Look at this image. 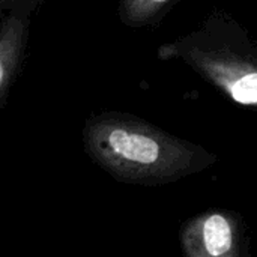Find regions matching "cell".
Masks as SVG:
<instances>
[{
	"mask_svg": "<svg viewBox=\"0 0 257 257\" xmlns=\"http://www.w3.org/2000/svg\"><path fill=\"white\" fill-rule=\"evenodd\" d=\"M83 146L111 178L142 187L169 185L217 163L205 148L120 111L90 116L83 130Z\"/></svg>",
	"mask_w": 257,
	"mask_h": 257,
	"instance_id": "obj_1",
	"label": "cell"
},
{
	"mask_svg": "<svg viewBox=\"0 0 257 257\" xmlns=\"http://www.w3.org/2000/svg\"><path fill=\"white\" fill-rule=\"evenodd\" d=\"M158 59L178 60L224 93L232 102L257 108V45L224 14L158 47Z\"/></svg>",
	"mask_w": 257,
	"mask_h": 257,
	"instance_id": "obj_2",
	"label": "cell"
},
{
	"mask_svg": "<svg viewBox=\"0 0 257 257\" xmlns=\"http://www.w3.org/2000/svg\"><path fill=\"white\" fill-rule=\"evenodd\" d=\"M179 241L187 257H238L241 226L232 212L206 211L182 224Z\"/></svg>",
	"mask_w": 257,
	"mask_h": 257,
	"instance_id": "obj_3",
	"label": "cell"
},
{
	"mask_svg": "<svg viewBox=\"0 0 257 257\" xmlns=\"http://www.w3.org/2000/svg\"><path fill=\"white\" fill-rule=\"evenodd\" d=\"M33 12L24 3H15L0 12V107L21 68Z\"/></svg>",
	"mask_w": 257,
	"mask_h": 257,
	"instance_id": "obj_4",
	"label": "cell"
},
{
	"mask_svg": "<svg viewBox=\"0 0 257 257\" xmlns=\"http://www.w3.org/2000/svg\"><path fill=\"white\" fill-rule=\"evenodd\" d=\"M172 0H120L119 18L128 27H145L157 23Z\"/></svg>",
	"mask_w": 257,
	"mask_h": 257,
	"instance_id": "obj_5",
	"label": "cell"
},
{
	"mask_svg": "<svg viewBox=\"0 0 257 257\" xmlns=\"http://www.w3.org/2000/svg\"><path fill=\"white\" fill-rule=\"evenodd\" d=\"M45 2H48V0H0V12L6 11L8 8H11V6L15 5V3H24V5L30 6L33 11H36V9H38L41 5H44Z\"/></svg>",
	"mask_w": 257,
	"mask_h": 257,
	"instance_id": "obj_6",
	"label": "cell"
}]
</instances>
